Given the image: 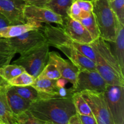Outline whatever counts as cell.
Segmentation results:
<instances>
[{
  "label": "cell",
  "instance_id": "6da1fadb",
  "mask_svg": "<svg viewBox=\"0 0 124 124\" xmlns=\"http://www.w3.org/2000/svg\"><path fill=\"white\" fill-rule=\"evenodd\" d=\"M29 110L39 119L56 124H67L77 114L72 98L39 99L31 103Z\"/></svg>",
  "mask_w": 124,
  "mask_h": 124
},
{
  "label": "cell",
  "instance_id": "7a4b0ae2",
  "mask_svg": "<svg viewBox=\"0 0 124 124\" xmlns=\"http://www.w3.org/2000/svg\"><path fill=\"white\" fill-rule=\"evenodd\" d=\"M96 55V69L107 85L124 86V71L114 56L108 42L100 37L91 44Z\"/></svg>",
  "mask_w": 124,
  "mask_h": 124
},
{
  "label": "cell",
  "instance_id": "3957f363",
  "mask_svg": "<svg viewBox=\"0 0 124 124\" xmlns=\"http://www.w3.org/2000/svg\"><path fill=\"white\" fill-rule=\"evenodd\" d=\"M94 15L99 32V37L108 42L115 41L119 24L111 10L109 0H95L93 2Z\"/></svg>",
  "mask_w": 124,
  "mask_h": 124
},
{
  "label": "cell",
  "instance_id": "277c9868",
  "mask_svg": "<svg viewBox=\"0 0 124 124\" xmlns=\"http://www.w3.org/2000/svg\"><path fill=\"white\" fill-rule=\"evenodd\" d=\"M41 30L46 38V42L50 46L55 47L59 45L73 47L95 62L96 55L90 45L83 44L76 42L69 38L61 26H53L51 24H46Z\"/></svg>",
  "mask_w": 124,
  "mask_h": 124
},
{
  "label": "cell",
  "instance_id": "5b68a950",
  "mask_svg": "<svg viewBox=\"0 0 124 124\" xmlns=\"http://www.w3.org/2000/svg\"><path fill=\"white\" fill-rule=\"evenodd\" d=\"M49 45L47 42L20 54L13 64L21 66L26 72L36 78L48 61Z\"/></svg>",
  "mask_w": 124,
  "mask_h": 124
},
{
  "label": "cell",
  "instance_id": "8992f818",
  "mask_svg": "<svg viewBox=\"0 0 124 124\" xmlns=\"http://www.w3.org/2000/svg\"><path fill=\"white\" fill-rule=\"evenodd\" d=\"M104 96L115 124H124V86L107 85Z\"/></svg>",
  "mask_w": 124,
  "mask_h": 124
},
{
  "label": "cell",
  "instance_id": "52a82bcc",
  "mask_svg": "<svg viewBox=\"0 0 124 124\" xmlns=\"http://www.w3.org/2000/svg\"><path fill=\"white\" fill-rule=\"evenodd\" d=\"M81 93L90 107L98 124H115L108 108L104 92L96 93L84 91Z\"/></svg>",
  "mask_w": 124,
  "mask_h": 124
},
{
  "label": "cell",
  "instance_id": "ba28073f",
  "mask_svg": "<svg viewBox=\"0 0 124 124\" xmlns=\"http://www.w3.org/2000/svg\"><path fill=\"white\" fill-rule=\"evenodd\" d=\"M15 53L22 54L46 42V38L41 29L33 30L12 38L6 39Z\"/></svg>",
  "mask_w": 124,
  "mask_h": 124
},
{
  "label": "cell",
  "instance_id": "9c48e42d",
  "mask_svg": "<svg viewBox=\"0 0 124 124\" xmlns=\"http://www.w3.org/2000/svg\"><path fill=\"white\" fill-rule=\"evenodd\" d=\"M107 86V82L96 70H85L79 71L75 85L72 88L74 93L84 91L103 93Z\"/></svg>",
  "mask_w": 124,
  "mask_h": 124
},
{
  "label": "cell",
  "instance_id": "30bf717a",
  "mask_svg": "<svg viewBox=\"0 0 124 124\" xmlns=\"http://www.w3.org/2000/svg\"><path fill=\"white\" fill-rule=\"evenodd\" d=\"M23 15L26 21H33L41 24H56L61 27L63 24L62 16L44 6L25 4L23 7Z\"/></svg>",
  "mask_w": 124,
  "mask_h": 124
},
{
  "label": "cell",
  "instance_id": "8fae6325",
  "mask_svg": "<svg viewBox=\"0 0 124 124\" xmlns=\"http://www.w3.org/2000/svg\"><path fill=\"white\" fill-rule=\"evenodd\" d=\"M61 27L65 33L75 42L89 45L93 41L90 34L83 25L79 21L68 16L63 18V24Z\"/></svg>",
  "mask_w": 124,
  "mask_h": 124
},
{
  "label": "cell",
  "instance_id": "7c38bea8",
  "mask_svg": "<svg viewBox=\"0 0 124 124\" xmlns=\"http://www.w3.org/2000/svg\"><path fill=\"white\" fill-rule=\"evenodd\" d=\"M47 62L54 64L59 70L61 78L71 83L72 87L75 85L79 70L69 59H64L59 53L52 51L48 52Z\"/></svg>",
  "mask_w": 124,
  "mask_h": 124
},
{
  "label": "cell",
  "instance_id": "4fadbf2b",
  "mask_svg": "<svg viewBox=\"0 0 124 124\" xmlns=\"http://www.w3.org/2000/svg\"><path fill=\"white\" fill-rule=\"evenodd\" d=\"M25 4L21 0H0V13L3 14L12 25L26 23L23 7Z\"/></svg>",
  "mask_w": 124,
  "mask_h": 124
},
{
  "label": "cell",
  "instance_id": "5bb4252c",
  "mask_svg": "<svg viewBox=\"0 0 124 124\" xmlns=\"http://www.w3.org/2000/svg\"><path fill=\"white\" fill-rule=\"evenodd\" d=\"M54 47L62 52L69 60L77 67L79 71L85 70L90 71L96 70L95 62L84 55L76 48L62 45L56 46Z\"/></svg>",
  "mask_w": 124,
  "mask_h": 124
},
{
  "label": "cell",
  "instance_id": "9a60e30c",
  "mask_svg": "<svg viewBox=\"0 0 124 124\" xmlns=\"http://www.w3.org/2000/svg\"><path fill=\"white\" fill-rule=\"evenodd\" d=\"M42 27L41 23L33 21H27L24 24L8 25L0 29V38H12L30 30L41 29Z\"/></svg>",
  "mask_w": 124,
  "mask_h": 124
},
{
  "label": "cell",
  "instance_id": "2e32d148",
  "mask_svg": "<svg viewBox=\"0 0 124 124\" xmlns=\"http://www.w3.org/2000/svg\"><path fill=\"white\" fill-rule=\"evenodd\" d=\"M6 96L8 105L15 116L29 110L31 102L23 99L15 91L13 86L7 85L6 87Z\"/></svg>",
  "mask_w": 124,
  "mask_h": 124
},
{
  "label": "cell",
  "instance_id": "e0dca14e",
  "mask_svg": "<svg viewBox=\"0 0 124 124\" xmlns=\"http://www.w3.org/2000/svg\"><path fill=\"white\" fill-rule=\"evenodd\" d=\"M31 86L37 90L41 99L59 98L56 80L36 78Z\"/></svg>",
  "mask_w": 124,
  "mask_h": 124
},
{
  "label": "cell",
  "instance_id": "ac0fdd59",
  "mask_svg": "<svg viewBox=\"0 0 124 124\" xmlns=\"http://www.w3.org/2000/svg\"><path fill=\"white\" fill-rule=\"evenodd\" d=\"M8 84L0 87V122L4 124L17 123L16 116L11 111L6 96V87Z\"/></svg>",
  "mask_w": 124,
  "mask_h": 124
},
{
  "label": "cell",
  "instance_id": "d6986e66",
  "mask_svg": "<svg viewBox=\"0 0 124 124\" xmlns=\"http://www.w3.org/2000/svg\"><path fill=\"white\" fill-rule=\"evenodd\" d=\"M113 44L114 50H112L114 56L117 59L120 67L124 71V25L119 24L117 29V35Z\"/></svg>",
  "mask_w": 124,
  "mask_h": 124
},
{
  "label": "cell",
  "instance_id": "ffe728a7",
  "mask_svg": "<svg viewBox=\"0 0 124 124\" xmlns=\"http://www.w3.org/2000/svg\"><path fill=\"white\" fill-rule=\"evenodd\" d=\"M75 0H50L44 6L62 16H67V11Z\"/></svg>",
  "mask_w": 124,
  "mask_h": 124
},
{
  "label": "cell",
  "instance_id": "44dd1931",
  "mask_svg": "<svg viewBox=\"0 0 124 124\" xmlns=\"http://www.w3.org/2000/svg\"><path fill=\"white\" fill-rule=\"evenodd\" d=\"M72 99L78 115L93 116L90 107L81 93L78 92L74 93L72 96Z\"/></svg>",
  "mask_w": 124,
  "mask_h": 124
},
{
  "label": "cell",
  "instance_id": "7402d4cb",
  "mask_svg": "<svg viewBox=\"0 0 124 124\" xmlns=\"http://www.w3.org/2000/svg\"><path fill=\"white\" fill-rule=\"evenodd\" d=\"M24 71L25 70L20 65L9 64L0 68V76L8 82Z\"/></svg>",
  "mask_w": 124,
  "mask_h": 124
},
{
  "label": "cell",
  "instance_id": "603a6c76",
  "mask_svg": "<svg viewBox=\"0 0 124 124\" xmlns=\"http://www.w3.org/2000/svg\"><path fill=\"white\" fill-rule=\"evenodd\" d=\"M15 91L23 99L29 101H36L41 99L38 92L31 85L24 87H13Z\"/></svg>",
  "mask_w": 124,
  "mask_h": 124
},
{
  "label": "cell",
  "instance_id": "cb8c5ba5",
  "mask_svg": "<svg viewBox=\"0 0 124 124\" xmlns=\"http://www.w3.org/2000/svg\"><path fill=\"white\" fill-rule=\"evenodd\" d=\"M35 78L26 71H24L7 82L8 84L13 87H24L31 85L35 82Z\"/></svg>",
  "mask_w": 124,
  "mask_h": 124
},
{
  "label": "cell",
  "instance_id": "d4e9b609",
  "mask_svg": "<svg viewBox=\"0 0 124 124\" xmlns=\"http://www.w3.org/2000/svg\"><path fill=\"white\" fill-rule=\"evenodd\" d=\"M78 21L89 32V33L90 34L92 38H93V41L99 38V30H98L95 18H94L93 13L88 18H85V19H79Z\"/></svg>",
  "mask_w": 124,
  "mask_h": 124
},
{
  "label": "cell",
  "instance_id": "484cf974",
  "mask_svg": "<svg viewBox=\"0 0 124 124\" xmlns=\"http://www.w3.org/2000/svg\"><path fill=\"white\" fill-rule=\"evenodd\" d=\"M60 78H61V75L55 65L51 63L47 62L36 78L56 80Z\"/></svg>",
  "mask_w": 124,
  "mask_h": 124
},
{
  "label": "cell",
  "instance_id": "4316f807",
  "mask_svg": "<svg viewBox=\"0 0 124 124\" xmlns=\"http://www.w3.org/2000/svg\"><path fill=\"white\" fill-rule=\"evenodd\" d=\"M17 124H46L45 121L34 116L29 110L16 116Z\"/></svg>",
  "mask_w": 124,
  "mask_h": 124
},
{
  "label": "cell",
  "instance_id": "83f0119b",
  "mask_svg": "<svg viewBox=\"0 0 124 124\" xmlns=\"http://www.w3.org/2000/svg\"><path fill=\"white\" fill-rule=\"evenodd\" d=\"M109 4L119 22L124 25V0L109 1Z\"/></svg>",
  "mask_w": 124,
  "mask_h": 124
},
{
  "label": "cell",
  "instance_id": "f1b7e54d",
  "mask_svg": "<svg viewBox=\"0 0 124 124\" xmlns=\"http://www.w3.org/2000/svg\"><path fill=\"white\" fill-rule=\"evenodd\" d=\"M81 11V9L75 0L70 7V8L68 10L67 16L70 18H72V19L78 21Z\"/></svg>",
  "mask_w": 124,
  "mask_h": 124
},
{
  "label": "cell",
  "instance_id": "f546056e",
  "mask_svg": "<svg viewBox=\"0 0 124 124\" xmlns=\"http://www.w3.org/2000/svg\"><path fill=\"white\" fill-rule=\"evenodd\" d=\"M75 1L82 10L92 12L93 8V2L88 0H75Z\"/></svg>",
  "mask_w": 124,
  "mask_h": 124
},
{
  "label": "cell",
  "instance_id": "4dcf8cb0",
  "mask_svg": "<svg viewBox=\"0 0 124 124\" xmlns=\"http://www.w3.org/2000/svg\"><path fill=\"white\" fill-rule=\"evenodd\" d=\"M15 55V54L0 52V68L9 64Z\"/></svg>",
  "mask_w": 124,
  "mask_h": 124
},
{
  "label": "cell",
  "instance_id": "1f68e13d",
  "mask_svg": "<svg viewBox=\"0 0 124 124\" xmlns=\"http://www.w3.org/2000/svg\"><path fill=\"white\" fill-rule=\"evenodd\" d=\"M79 116L82 124H98L94 116L85 115H79Z\"/></svg>",
  "mask_w": 124,
  "mask_h": 124
},
{
  "label": "cell",
  "instance_id": "d6a6232c",
  "mask_svg": "<svg viewBox=\"0 0 124 124\" xmlns=\"http://www.w3.org/2000/svg\"><path fill=\"white\" fill-rule=\"evenodd\" d=\"M27 5H34L37 6H44L50 0H21Z\"/></svg>",
  "mask_w": 124,
  "mask_h": 124
},
{
  "label": "cell",
  "instance_id": "836d02e7",
  "mask_svg": "<svg viewBox=\"0 0 124 124\" xmlns=\"http://www.w3.org/2000/svg\"><path fill=\"white\" fill-rule=\"evenodd\" d=\"M11 25L12 24L9 20L3 14L0 13V29Z\"/></svg>",
  "mask_w": 124,
  "mask_h": 124
},
{
  "label": "cell",
  "instance_id": "e575fe53",
  "mask_svg": "<svg viewBox=\"0 0 124 124\" xmlns=\"http://www.w3.org/2000/svg\"><path fill=\"white\" fill-rule=\"evenodd\" d=\"M67 124H82L81 119L79 118V116L78 114L73 115L69 119Z\"/></svg>",
  "mask_w": 124,
  "mask_h": 124
},
{
  "label": "cell",
  "instance_id": "d590c367",
  "mask_svg": "<svg viewBox=\"0 0 124 124\" xmlns=\"http://www.w3.org/2000/svg\"><path fill=\"white\" fill-rule=\"evenodd\" d=\"M68 82H69L65 79L63 78H60L56 80V84L58 88H61V87H65V85L67 84Z\"/></svg>",
  "mask_w": 124,
  "mask_h": 124
},
{
  "label": "cell",
  "instance_id": "8d00e7d4",
  "mask_svg": "<svg viewBox=\"0 0 124 124\" xmlns=\"http://www.w3.org/2000/svg\"><path fill=\"white\" fill-rule=\"evenodd\" d=\"M92 12H87V11H84V10H81V13H80L79 15V19H85V18H87L90 16L92 15Z\"/></svg>",
  "mask_w": 124,
  "mask_h": 124
},
{
  "label": "cell",
  "instance_id": "74e56055",
  "mask_svg": "<svg viewBox=\"0 0 124 124\" xmlns=\"http://www.w3.org/2000/svg\"><path fill=\"white\" fill-rule=\"evenodd\" d=\"M7 81H6L5 80H4L0 76V87H1L2 86L4 85H6L7 84Z\"/></svg>",
  "mask_w": 124,
  "mask_h": 124
},
{
  "label": "cell",
  "instance_id": "f35d334b",
  "mask_svg": "<svg viewBox=\"0 0 124 124\" xmlns=\"http://www.w3.org/2000/svg\"><path fill=\"white\" fill-rule=\"evenodd\" d=\"M46 124H56L52 123V122H46Z\"/></svg>",
  "mask_w": 124,
  "mask_h": 124
},
{
  "label": "cell",
  "instance_id": "ab89813d",
  "mask_svg": "<svg viewBox=\"0 0 124 124\" xmlns=\"http://www.w3.org/2000/svg\"><path fill=\"white\" fill-rule=\"evenodd\" d=\"M88 1H92V2H93V1H94L95 0H88Z\"/></svg>",
  "mask_w": 124,
  "mask_h": 124
},
{
  "label": "cell",
  "instance_id": "60d3db41",
  "mask_svg": "<svg viewBox=\"0 0 124 124\" xmlns=\"http://www.w3.org/2000/svg\"><path fill=\"white\" fill-rule=\"evenodd\" d=\"M0 124H3V123H1V122H0Z\"/></svg>",
  "mask_w": 124,
  "mask_h": 124
},
{
  "label": "cell",
  "instance_id": "b9f144b4",
  "mask_svg": "<svg viewBox=\"0 0 124 124\" xmlns=\"http://www.w3.org/2000/svg\"><path fill=\"white\" fill-rule=\"evenodd\" d=\"M109 1H113V0H109Z\"/></svg>",
  "mask_w": 124,
  "mask_h": 124
},
{
  "label": "cell",
  "instance_id": "7bdbcfd3",
  "mask_svg": "<svg viewBox=\"0 0 124 124\" xmlns=\"http://www.w3.org/2000/svg\"><path fill=\"white\" fill-rule=\"evenodd\" d=\"M17 124V123H16V124Z\"/></svg>",
  "mask_w": 124,
  "mask_h": 124
}]
</instances>
